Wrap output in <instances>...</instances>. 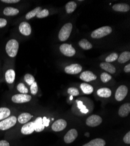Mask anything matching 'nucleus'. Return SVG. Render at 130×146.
Instances as JSON below:
<instances>
[{"instance_id":"nucleus-1","label":"nucleus","mask_w":130,"mask_h":146,"mask_svg":"<svg viewBox=\"0 0 130 146\" xmlns=\"http://www.w3.org/2000/svg\"><path fill=\"white\" fill-rule=\"evenodd\" d=\"M19 49V43L15 39L9 40L5 46V50L7 54L11 57H15Z\"/></svg>"},{"instance_id":"nucleus-2","label":"nucleus","mask_w":130,"mask_h":146,"mask_svg":"<svg viewBox=\"0 0 130 146\" xmlns=\"http://www.w3.org/2000/svg\"><path fill=\"white\" fill-rule=\"evenodd\" d=\"M112 32V29L108 26H105L98 28L92 32L91 37L93 39H100L108 36Z\"/></svg>"},{"instance_id":"nucleus-3","label":"nucleus","mask_w":130,"mask_h":146,"mask_svg":"<svg viewBox=\"0 0 130 146\" xmlns=\"http://www.w3.org/2000/svg\"><path fill=\"white\" fill-rule=\"evenodd\" d=\"M73 30V25L71 23H67L61 28L58 33V38L61 42L67 40L70 36Z\"/></svg>"},{"instance_id":"nucleus-4","label":"nucleus","mask_w":130,"mask_h":146,"mask_svg":"<svg viewBox=\"0 0 130 146\" xmlns=\"http://www.w3.org/2000/svg\"><path fill=\"white\" fill-rule=\"evenodd\" d=\"M17 121V118L15 116H11L0 121V130H6L14 126Z\"/></svg>"},{"instance_id":"nucleus-5","label":"nucleus","mask_w":130,"mask_h":146,"mask_svg":"<svg viewBox=\"0 0 130 146\" xmlns=\"http://www.w3.org/2000/svg\"><path fill=\"white\" fill-rule=\"evenodd\" d=\"M60 50L61 53L67 57H73L76 53L75 49L72 45L67 43L62 44L60 46Z\"/></svg>"},{"instance_id":"nucleus-6","label":"nucleus","mask_w":130,"mask_h":146,"mask_svg":"<svg viewBox=\"0 0 130 146\" xmlns=\"http://www.w3.org/2000/svg\"><path fill=\"white\" fill-rule=\"evenodd\" d=\"M12 101L15 104H23L29 102L32 100V96L28 94H16L12 97Z\"/></svg>"},{"instance_id":"nucleus-7","label":"nucleus","mask_w":130,"mask_h":146,"mask_svg":"<svg viewBox=\"0 0 130 146\" xmlns=\"http://www.w3.org/2000/svg\"><path fill=\"white\" fill-rule=\"evenodd\" d=\"M102 122V119L96 115H92L88 117L86 120V124L90 127H96Z\"/></svg>"},{"instance_id":"nucleus-8","label":"nucleus","mask_w":130,"mask_h":146,"mask_svg":"<svg viewBox=\"0 0 130 146\" xmlns=\"http://www.w3.org/2000/svg\"><path fill=\"white\" fill-rule=\"evenodd\" d=\"M128 94V88L125 86H121L117 88L115 94V98L117 101H123L127 96Z\"/></svg>"},{"instance_id":"nucleus-9","label":"nucleus","mask_w":130,"mask_h":146,"mask_svg":"<svg viewBox=\"0 0 130 146\" xmlns=\"http://www.w3.org/2000/svg\"><path fill=\"white\" fill-rule=\"evenodd\" d=\"M67 125V123L65 120L62 119H58L53 123L51 126V129L53 131L56 132L61 131L66 128Z\"/></svg>"},{"instance_id":"nucleus-10","label":"nucleus","mask_w":130,"mask_h":146,"mask_svg":"<svg viewBox=\"0 0 130 146\" xmlns=\"http://www.w3.org/2000/svg\"><path fill=\"white\" fill-rule=\"evenodd\" d=\"M82 67L79 64H72L65 67V72L69 74H77L81 72Z\"/></svg>"},{"instance_id":"nucleus-11","label":"nucleus","mask_w":130,"mask_h":146,"mask_svg":"<svg viewBox=\"0 0 130 146\" xmlns=\"http://www.w3.org/2000/svg\"><path fill=\"white\" fill-rule=\"evenodd\" d=\"M78 137V131L75 129H72L69 130L64 136V141L67 143L69 144L73 143L74 141L75 140L77 137Z\"/></svg>"},{"instance_id":"nucleus-12","label":"nucleus","mask_w":130,"mask_h":146,"mask_svg":"<svg viewBox=\"0 0 130 146\" xmlns=\"http://www.w3.org/2000/svg\"><path fill=\"white\" fill-rule=\"evenodd\" d=\"M80 79L86 82H90L94 80H96L97 78V76L90 71H85L82 72L80 76Z\"/></svg>"},{"instance_id":"nucleus-13","label":"nucleus","mask_w":130,"mask_h":146,"mask_svg":"<svg viewBox=\"0 0 130 146\" xmlns=\"http://www.w3.org/2000/svg\"><path fill=\"white\" fill-rule=\"evenodd\" d=\"M19 32L24 36H29L32 33V28L27 22H22L19 26Z\"/></svg>"},{"instance_id":"nucleus-14","label":"nucleus","mask_w":130,"mask_h":146,"mask_svg":"<svg viewBox=\"0 0 130 146\" xmlns=\"http://www.w3.org/2000/svg\"><path fill=\"white\" fill-rule=\"evenodd\" d=\"M21 133L23 134V135H30L33 131H34V123L33 122H29L24 124L22 128H21Z\"/></svg>"},{"instance_id":"nucleus-15","label":"nucleus","mask_w":130,"mask_h":146,"mask_svg":"<svg viewBox=\"0 0 130 146\" xmlns=\"http://www.w3.org/2000/svg\"><path fill=\"white\" fill-rule=\"evenodd\" d=\"M130 112V104L126 103L122 105L119 110V115L121 117H127Z\"/></svg>"},{"instance_id":"nucleus-16","label":"nucleus","mask_w":130,"mask_h":146,"mask_svg":"<svg viewBox=\"0 0 130 146\" xmlns=\"http://www.w3.org/2000/svg\"><path fill=\"white\" fill-rule=\"evenodd\" d=\"M113 9L117 12H122V13H127L130 7L128 4L124 3L116 4L113 6Z\"/></svg>"},{"instance_id":"nucleus-17","label":"nucleus","mask_w":130,"mask_h":146,"mask_svg":"<svg viewBox=\"0 0 130 146\" xmlns=\"http://www.w3.org/2000/svg\"><path fill=\"white\" fill-rule=\"evenodd\" d=\"M33 123H34V130L36 132H41L45 128V126L43 123L42 117H37L36 120H34Z\"/></svg>"},{"instance_id":"nucleus-18","label":"nucleus","mask_w":130,"mask_h":146,"mask_svg":"<svg viewBox=\"0 0 130 146\" xmlns=\"http://www.w3.org/2000/svg\"><path fill=\"white\" fill-rule=\"evenodd\" d=\"M5 80L8 84H13L15 79V72L13 69L8 70L5 74Z\"/></svg>"},{"instance_id":"nucleus-19","label":"nucleus","mask_w":130,"mask_h":146,"mask_svg":"<svg viewBox=\"0 0 130 146\" xmlns=\"http://www.w3.org/2000/svg\"><path fill=\"white\" fill-rule=\"evenodd\" d=\"M33 116L29 113H21L18 117L17 120L19 123L24 124L28 123V121L32 118Z\"/></svg>"},{"instance_id":"nucleus-20","label":"nucleus","mask_w":130,"mask_h":146,"mask_svg":"<svg viewBox=\"0 0 130 146\" xmlns=\"http://www.w3.org/2000/svg\"><path fill=\"white\" fill-rule=\"evenodd\" d=\"M100 67L104 70L106 71L109 73H111V74H114V73H115L116 71V69L115 67L113 64L109 63H107V62L101 63L100 64Z\"/></svg>"},{"instance_id":"nucleus-21","label":"nucleus","mask_w":130,"mask_h":146,"mask_svg":"<svg viewBox=\"0 0 130 146\" xmlns=\"http://www.w3.org/2000/svg\"><path fill=\"white\" fill-rule=\"evenodd\" d=\"M97 94L102 98H109L112 95V91L108 88H101L97 91Z\"/></svg>"},{"instance_id":"nucleus-22","label":"nucleus","mask_w":130,"mask_h":146,"mask_svg":"<svg viewBox=\"0 0 130 146\" xmlns=\"http://www.w3.org/2000/svg\"><path fill=\"white\" fill-rule=\"evenodd\" d=\"M105 145L106 141L103 139L97 138L91 140L83 146H105Z\"/></svg>"},{"instance_id":"nucleus-23","label":"nucleus","mask_w":130,"mask_h":146,"mask_svg":"<svg viewBox=\"0 0 130 146\" xmlns=\"http://www.w3.org/2000/svg\"><path fill=\"white\" fill-rule=\"evenodd\" d=\"M19 10L14 7H6L4 10V14L6 16H15L19 14Z\"/></svg>"},{"instance_id":"nucleus-24","label":"nucleus","mask_w":130,"mask_h":146,"mask_svg":"<svg viewBox=\"0 0 130 146\" xmlns=\"http://www.w3.org/2000/svg\"><path fill=\"white\" fill-rule=\"evenodd\" d=\"M129 59H130V52L128 51L123 52L120 54L119 57H118L117 58L119 63H122V64L126 63L129 60Z\"/></svg>"},{"instance_id":"nucleus-25","label":"nucleus","mask_w":130,"mask_h":146,"mask_svg":"<svg viewBox=\"0 0 130 146\" xmlns=\"http://www.w3.org/2000/svg\"><path fill=\"white\" fill-rule=\"evenodd\" d=\"M81 89L84 94L89 95L93 92V88L90 85L86 83H82L80 86Z\"/></svg>"},{"instance_id":"nucleus-26","label":"nucleus","mask_w":130,"mask_h":146,"mask_svg":"<svg viewBox=\"0 0 130 146\" xmlns=\"http://www.w3.org/2000/svg\"><path fill=\"white\" fill-rule=\"evenodd\" d=\"M41 10H42V8L41 7H38L36 8H35L34 9L32 10L31 11L29 12L28 13H27V14L25 16L26 19L29 20L34 18V17H36Z\"/></svg>"},{"instance_id":"nucleus-27","label":"nucleus","mask_w":130,"mask_h":146,"mask_svg":"<svg viewBox=\"0 0 130 146\" xmlns=\"http://www.w3.org/2000/svg\"><path fill=\"white\" fill-rule=\"evenodd\" d=\"M10 115V109L7 108H0V121L8 117Z\"/></svg>"},{"instance_id":"nucleus-28","label":"nucleus","mask_w":130,"mask_h":146,"mask_svg":"<svg viewBox=\"0 0 130 146\" xmlns=\"http://www.w3.org/2000/svg\"><path fill=\"white\" fill-rule=\"evenodd\" d=\"M79 46L84 50H89L92 48V44L86 39H83L79 42Z\"/></svg>"},{"instance_id":"nucleus-29","label":"nucleus","mask_w":130,"mask_h":146,"mask_svg":"<svg viewBox=\"0 0 130 146\" xmlns=\"http://www.w3.org/2000/svg\"><path fill=\"white\" fill-rule=\"evenodd\" d=\"M77 7V3L74 1L68 2L65 5V9L67 14H71L76 9Z\"/></svg>"},{"instance_id":"nucleus-30","label":"nucleus","mask_w":130,"mask_h":146,"mask_svg":"<svg viewBox=\"0 0 130 146\" xmlns=\"http://www.w3.org/2000/svg\"><path fill=\"white\" fill-rule=\"evenodd\" d=\"M18 91L23 94H26L28 93V89L23 83H19L17 86Z\"/></svg>"},{"instance_id":"nucleus-31","label":"nucleus","mask_w":130,"mask_h":146,"mask_svg":"<svg viewBox=\"0 0 130 146\" xmlns=\"http://www.w3.org/2000/svg\"><path fill=\"white\" fill-rule=\"evenodd\" d=\"M118 57H119V56H118L117 53H113L106 58V62L110 63L111 62H114V61L117 60Z\"/></svg>"},{"instance_id":"nucleus-32","label":"nucleus","mask_w":130,"mask_h":146,"mask_svg":"<svg viewBox=\"0 0 130 146\" xmlns=\"http://www.w3.org/2000/svg\"><path fill=\"white\" fill-rule=\"evenodd\" d=\"M24 80L30 86L35 81L34 77L30 74H26L24 77Z\"/></svg>"},{"instance_id":"nucleus-33","label":"nucleus","mask_w":130,"mask_h":146,"mask_svg":"<svg viewBox=\"0 0 130 146\" xmlns=\"http://www.w3.org/2000/svg\"><path fill=\"white\" fill-rule=\"evenodd\" d=\"M100 79L103 82H108L112 80V76L107 72H103L100 76Z\"/></svg>"},{"instance_id":"nucleus-34","label":"nucleus","mask_w":130,"mask_h":146,"mask_svg":"<svg viewBox=\"0 0 130 146\" xmlns=\"http://www.w3.org/2000/svg\"><path fill=\"white\" fill-rule=\"evenodd\" d=\"M49 15V11L47 9H44L41 10L39 13L37 14L36 17L38 18H44L48 17Z\"/></svg>"},{"instance_id":"nucleus-35","label":"nucleus","mask_w":130,"mask_h":146,"mask_svg":"<svg viewBox=\"0 0 130 146\" xmlns=\"http://www.w3.org/2000/svg\"><path fill=\"white\" fill-rule=\"evenodd\" d=\"M67 92H68V93L70 95L73 96H78L79 94V92L77 88H75V87H70V88H69L68 89Z\"/></svg>"},{"instance_id":"nucleus-36","label":"nucleus","mask_w":130,"mask_h":146,"mask_svg":"<svg viewBox=\"0 0 130 146\" xmlns=\"http://www.w3.org/2000/svg\"><path fill=\"white\" fill-rule=\"evenodd\" d=\"M38 91V84L36 81H34L31 86H30V92L33 95H36Z\"/></svg>"},{"instance_id":"nucleus-37","label":"nucleus","mask_w":130,"mask_h":146,"mask_svg":"<svg viewBox=\"0 0 130 146\" xmlns=\"http://www.w3.org/2000/svg\"><path fill=\"white\" fill-rule=\"evenodd\" d=\"M123 141L125 144H130V131H128L126 133L123 138Z\"/></svg>"},{"instance_id":"nucleus-38","label":"nucleus","mask_w":130,"mask_h":146,"mask_svg":"<svg viewBox=\"0 0 130 146\" xmlns=\"http://www.w3.org/2000/svg\"><path fill=\"white\" fill-rule=\"evenodd\" d=\"M7 24V21L5 19L0 18V28L5 27Z\"/></svg>"},{"instance_id":"nucleus-39","label":"nucleus","mask_w":130,"mask_h":146,"mask_svg":"<svg viewBox=\"0 0 130 146\" xmlns=\"http://www.w3.org/2000/svg\"><path fill=\"white\" fill-rule=\"evenodd\" d=\"M19 0H1V2L8 4H14L19 2Z\"/></svg>"},{"instance_id":"nucleus-40","label":"nucleus","mask_w":130,"mask_h":146,"mask_svg":"<svg viewBox=\"0 0 130 146\" xmlns=\"http://www.w3.org/2000/svg\"><path fill=\"white\" fill-rule=\"evenodd\" d=\"M42 119H43V123L44 126L45 127L49 126V123H50V120L49 119H47L46 117H44L43 118H42Z\"/></svg>"},{"instance_id":"nucleus-41","label":"nucleus","mask_w":130,"mask_h":146,"mask_svg":"<svg viewBox=\"0 0 130 146\" xmlns=\"http://www.w3.org/2000/svg\"><path fill=\"white\" fill-rule=\"evenodd\" d=\"M77 103H78V107L80 109V110L86 109V106L83 105V103H82L81 101H77Z\"/></svg>"},{"instance_id":"nucleus-42","label":"nucleus","mask_w":130,"mask_h":146,"mask_svg":"<svg viewBox=\"0 0 130 146\" xmlns=\"http://www.w3.org/2000/svg\"><path fill=\"white\" fill-rule=\"evenodd\" d=\"M0 146H10L9 143L6 140L0 141Z\"/></svg>"},{"instance_id":"nucleus-43","label":"nucleus","mask_w":130,"mask_h":146,"mask_svg":"<svg viewBox=\"0 0 130 146\" xmlns=\"http://www.w3.org/2000/svg\"><path fill=\"white\" fill-rule=\"evenodd\" d=\"M124 71L125 72H130V64H128L127 66H125L124 68Z\"/></svg>"},{"instance_id":"nucleus-44","label":"nucleus","mask_w":130,"mask_h":146,"mask_svg":"<svg viewBox=\"0 0 130 146\" xmlns=\"http://www.w3.org/2000/svg\"><path fill=\"white\" fill-rule=\"evenodd\" d=\"M81 112L84 113H86L88 112V109H87L86 108L84 109H82V110H81Z\"/></svg>"}]
</instances>
